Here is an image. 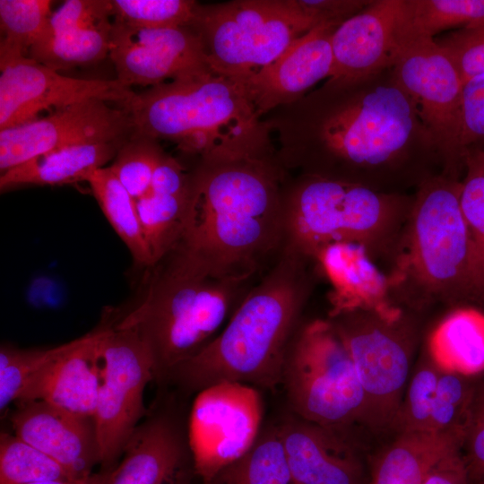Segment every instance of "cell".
<instances>
[{"mask_svg": "<svg viewBox=\"0 0 484 484\" xmlns=\"http://www.w3.org/2000/svg\"><path fill=\"white\" fill-rule=\"evenodd\" d=\"M404 34L435 39L438 33L484 22V0H402Z\"/></svg>", "mask_w": 484, "mask_h": 484, "instance_id": "cell-31", "label": "cell"}, {"mask_svg": "<svg viewBox=\"0 0 484 484\" xmlns=\"http://www.w3.org/2000/svg\"><path fill=\"white\" fill-rule=\"evenodd\" d=\"M10 420L15 436L49 455L78 480H89L93 468L100 464L94 418L35 400L19 402Z\"/></svg>", "mask_w": 484, "mask_h": 484, "instance_id": "cell-23", "label": "cell"}, {"mask_svg": "<svg viewBox=\"0 0 484 484\" xmlns=\"http://www.w3.org/2000/svg\"><path fill=\"white\" fill-rule=\"evenodd\" d=\"M107 220L129 249L134 261L153 266L145 243L135 199L108 167L95 170L87 180Z\"/></svg>", "mask_w": 484, "mask_h": 484, "instance_id": "cell-29", "label": "cell"}, {"mask_svg": "<svg viewBox=\"0 0 484 484\" xmlns=\"http://www.w3.org/2000/svg\"><path fill=\"white\" fill-rule=\"evenodd\" d=\"M111 0H66L27 56L55 70L91 65L109 55Z\"/></svg>", "mask_w": 484, "mask_h": 484, "instance_id": "cell-22", "label": "cell"}, {"mask_svg": "<svg viewBox=\"0 0 484 484\" xmlns=\"http://www.w3.org/2000/svg\"><path fill=\"white\" fill-rule=\"evenodd\" d=\"M133 133L131 117L120 106L99 99L73 104L1 130L0 171L65 147L125 139Z\"/></svg>", "mask_w": 484, "mask_h": 484, "instance_id": "cell-15", "label": "cell"}, {"mask_svg": "<svg viewBox=\"0 0 484 484\" xmlns=\"http://www.w3.org/2000/svg\"><path fill=\"white\" fill-rule=\"evenodd\" d=\"M281 385L291 413L352 435L354 428H365V394L329 319L299 325L285 355Z\"/></svg>", "mask_w": 484, "mask_h": 484, "instance_id": "cell-8", "label": "cell"}, {"mask_svg": "<svg viewBox=\"0 0 484 484\" xmlns=\"http://www.w3.org/2000/svg\"><path fill=\"white\" fill-rule=\"evenodd\" d=\"M102 327L54 347L17 402L41 400L76 415L94 418L102 382Z\"/></svg>", "mask_w": 484, "mask_h": 484, "instance_id": "cell-20", "label": "cell"}, {"mask_svg": "<svg viewBox=\"0 0 484 484\" xmlns=\"http://www.w3.org/2000/svg\"><path fill=\"white\" fill-rule=\"evenodd\" d=\"M307 260L285 244L224 328L199 353L173 369L165 383L195 394L222 382L267 390L281 385L285 355L308 295Z\"/></svg>", "mask_w": 484, "mask_h": 484, "instance_id": "cell-3", "label": "cell"}, {"mask_svg": "<svg viewBox=\"0 0 484 484\" xmlns=\"http://www.w3.org/2000/svg\"><path fill=\"white\" fill-rule=\"evenodd\" d=\"M193 186L189 192L164 194L150 192L135 200L152 265L159 264L180 243L189 217Z\"/></svg>", "mask_w": 484, "mask_h": 484, "instance_id": "cell-28", "label": "cell"}, {"mask_svg": "<svg viewBox=\"0 0 484 484\" xmlns=\"http://www.w3.org/2000/svg\"><path fill=\"white\" fill-rule=\"evenodd\" d=\"M53 1L0 0V53L28 55L46 30Z\"/></svg>", "mask_w": 484, "mask_h": 484, "instance_id": "cell-34", "label": "cell"}, {"mask_svg": "<svg viewBox=\"0 0 484 484\" xmlns=\"http://www.w3.org/2000/svg\"><path fill=\"white\" fill-rule=\"evenodd\" d=\"M264 403L257 388L222 382L196 393L188 418L194 473L207 484L243 455L262 429Z\"/></svg>", "mask_w": 484, "mask_h": 484, "instance_id": "cell-13", "label": "cell"}, {"mask_svg": "<svg viewBox=\"0 0 484 484\" xmlns=\"http://www.w3.org/2000/svg\"><path fill=\"white\" fill-rule=\"evenodd\" d=\"M70 471L15 435L0 436V484L77 481Z\"/></svg>", "mask_w": 484, "mask_h": 484, "instance_id": "cell-32", "label": "cell"}, {"mask_svg": "<svg viewBox=\"0 0 484 484\" xmlns=\"http://www.w3.org/2000/svg\"><path fill=\"white\" fill-rule=\"evenodd\" d=\"M50 349H20L2 345L0 349V410L17 402L33 374L53 352Z\"/></svg>", "mask_w": 484, "mask_h": 484, "instance_id": "cell-39", "label": "cell"}, {"mask_svg": "<svg viewBox=\"0 0 484 484\" xmlns=\"http://www.w3.org/2000/svg\"><path fill=\"white\" fill-rule=\"evenodd\" d=\"M477 379L478 376L441 371L428 432L463 437Z\"/></svg>", "mask_w": 484, "mask_h": 484, "instance_id": "cell-35", "label": "cell"}, {"mask_svg": "<svg viewBox=\"0 0 484 484\" xmlns=\"http://www.w3.org/2000/svg\"><path fill=\"white\" fill-rule=\"evenodd\" d=\"M0 131L38 119L40 112L99 99L127 109L135 92L117 79L65 76L19 53H0Z\"/></svg>", "mask_w": 484, "mask_h": 484, "instance_id": "cell-14", "label": "cell"}, {"mask_svg": "<svg viewBox=\"0 0 484 484\" xmlns=\"http://www.w3.org/2000/svg\"><path fill=\"white\" fill-rule=\"evenodd\" d=\"M423 484H471L461 449L443 458L430 471Z\"/></svg>", "mask_w": 484, "mask_h": 484, "instance_id": "cell-44", "label": "cell"}, {"mask_svg": "<svg viewBox=\"0 0 484 484\" xmlns=\"http://www.w3.org/2000/svg\"><path fill=\"white\" fill-rule=\"evenodd\" d=\"M339 26L317 25L296 39L273 62L243 79L261 118L279 107L300 99L318 82L329 78L333 65L332 36Z\"/></svg>", "mask_w": 484, "mask_h": 484, "instance_id": "cell-21", "label": "cell"}, {"mask_svg": "<svg viewBox=\"0 0 484 484\" xmlns=\"http://www.w3.org/2000/svg\"><path fill=\"white\" fill-rule=\"evenodd\" d=\"M371 0H298L303 10L319 24L341 25L362 11Z\"/></svg>", "mask_w": 484, "mask_h": 484, "instance_id": "cell-43", "label": "cell"}, {"mask_svg": "<svg viewBox=\"0 0 484 484\" xmlns=\"http://www.w3.org/2000/svg\"><path fill=\"white\" fill-rule=\"evenodd\" d=\"M124 86L153 87L214 72L200 37L188 26L134 28L112 21L109 55Z\"/></svg>", "mask_w": 484, "mask_h": 484, "instance_id": "cell-16", "label": "cell"}, {"mask_svg": "<svg viewBox=\"0 0 484 484\" xmlns=\"http://www.w3.org/2000/svg\"><path fill=\"white\" fill-rule=\"evenodd\" d=\"M441 371L427 352L419 359L408 382L395 421L393 435L428 432Z\"/></svg>", "mask_w": 484, "mask_h": 484, "instance_id": "cell-36", "label": "cell"}, {"mask_svg": "<svg viewBox=\"0 0 484 484\" xmlns=\"http://www.w3.org/2000/svg\"><path fill=\"white\" fill-rule=\"evenodd\" d=\"M461 453L471 484H484V374L477 379Z\"/></svg>", "mask_w": 484, "mask_h": 484, "instance_id": "cell-41", "label": "cell"}, {"mask_svg": "<svg viewBox=\"0 0 484 484\" xmlns=\"http://www.w3.org/2000/svg\"><path fill=\"white\" fill-rule=\"evenodd\" d=\"M461 190L462 179L443 172L421 183L388 256L392 299L411 314L480 301Z\"/></svg>", "mask_w": 484, "mask_h": 484, "instance_id": "cell-4", "label": "cell"}, {"mask_svg": "<svg viewBox=\"0 0 484 484\" xmlns=\"http://www.w3.org/2000/svg\"><path fill=\"white\" fill-rule=\"evenodd\" d=\"M183 484H188V482L183 483Z\"/></svg>", "mask_w": 484, "mask_h": 484, "instance_id": "cell-46", "label": "cell"}, {"mask_svg": "<svg viewBox=\"0 0 484 484\" xmlns=\"http://www.w3.org/2000/svg\"><path fill=\"white\" fill-rule=\"evenodd\" d=\"M462 442V436L451 434H395L377 456L368 484H423L443 458L461 449Z\"/></svg>", "mask_w": 484, "mask_h": 484, "instance_id": "cell-26", "label": "cell"}, {"mask_svg": "<svg viewBox=\"0 0 484 484\" xmlns=\"http://www.w3.org/2000/svg\"><path fill=\"white\" fill-rule=\"evenodd\" d=\"M197 2L192 0H112L115 22L144 29L186 27Z\"/></svg>", "mask_w": 484, "mask_h": 484, "instance_id": "cell-38", "label": "cell"}, {"mask_svg": "<svg viewBox=\"0 0 484 484\" xmlns=\"http://www.w3.org/2000/svg\"><path fill=\"white\" fill-rule=\"evenodd\" d=\"M455 65L462 83L484 74V22L434 39Z\"/></svg>", "mask_w": 484, "mask_h": 484, "instance_id": "cell-40", "label": "cell"}, {"mask_svg": "<svg viewBox=\"0 0 484 484\" xmlns=\"http://www.w3.org/2000/svg\"><path fill=\"white\" fill-rule=\"evenodd\" d=\"M32 484H96V476L93 474L89 480H77V481H46V482H38Z\"/></svg>", "mask_w": 484, "mask_h": 484, "instance_id": "cell-45", "label": "cell"}, {"mask_svg": "<svg viewBox=\"0 0 484 484\" xmlns=\"http://www.w3.org/2000/svg\"><path fill=\"white\" fill-rule=\"evenodd\" d=\"M426 350L443 371L483 375L484 312L469 306L455 307L432 330Z\"/></svg>", "mask_w": 484, "mask_h": 484, "instance_id": "cell-27", "label": "cell"}, {"mask_svg": "<svg viewBox=\"0 0 484 484\" xmlns=\"http://www.w3.org/2000/svg\"><path fill=\"white\" fill-rule=\"evenodd\" d=\"M290 177L273 142L199 158L177 246L217 276L251 281L285 246Z\"/></svg>", "mask_w": 484, "mask_h": 484, "instance_id": "cell-2", "label": "cell"}, {"mask_svg": "<svg viewBox=\"0 0 484 484\" xmlns=\"http://www.w3.org/2000/svg\"><path fill=\"white\" fill-rule=\"evenodd\" d=\"M129 137L72 145L38 156L1 174L0 189L3 192L22 185L64 186L87 182L95 170L114 160Z\"/></svg>", "mask_w": 484, "mask_h": 484, "instance_id": "cell-25", "label": "cell"}, {"mask_svg": "<svg viewBox=\"0 0 484 484\" xmlns=\"http://www.w3.org/2000/svg\"><path fill=\"white\" fill-rule=\"evenodd\" d=\"M460 205L471 240L477 292L484 300V151L465 155Z\"/></svg>", "mask_w": 484, "mask_h": 484, "instance_id": "cell-33", "label": "cell"}, {"mask_svg": "<svg viewBox=\"0 0 484 484\" xmlns=\"http://www.w3.org/2000/svg\"><path fill=\"white\" fill-rule=\"evenodd\" d=\"M126 110L134 133L171 142L198 159L272 140L243 79L215 72L150 87L135 93Z\"/></svg>", "mask_w": 484, "mask_h": 484, "instance_id": "cell-6", "label": "cell"}, {"mask_svg": "<svg viewBox=\"0 0 484 484\" xmlns=\"http://www.w3.org/2000/svg\"><path fill=\"white\" fill-rule=\"evenodd\" d=\"M207 484H291L278 425L262 428L254 445Z\"/></svg>", "mask_w": 484, "mask_h": 484, "instance_id": "cell-30", "label": "cell"}, {"mask_svg": "<svg viewBox=\"0 0 484 484\" xmlns=\"http://www.w3.org/2000/svg\"><path fill=\"white\" fill-rule=\"evenodd\" d=\"M413 197L315 175L290 177L284 194L285 244L308 259L339 242L364 246L374 260L388 257Z\"/></svg>", "mask_w": 484, "mask_h": 484, "instance_id": "cell-7", "label": "cell"}, {"mask_svg": "<svg viewBox=\"0 0 484 484\" xmlns=\"http://www.w3.org/2000/svg\"><path fill=\"white\" fill-rule=\"evenodd\" d=\"M311 260L331 285L329 317L354 310L391 313L401 308L392 299L386 274L364 246L350 242L330 244Z\"/></svg>", "mask_w": 484, "mask_h": 484, "instance_id": "cell-24", "label": "cell"}, {"mask_svg": "<svg viewBox=\"0 0 484 484\" xmlns=\"http://www.w3.org/2000/svg\"><path fill=\"white\" fill-rule=\"evenodd\" d=\"M277 425L291 484H368L361 447L354 435L290 411Z\"/></svg>", "mask_w": 484, "mask_h": 484, "instance_id": "cell-17", "label": "cell"}, {"mask_svg": "<svg viewBox=\"0 0 484 484\" xmlns=\"http://www.w3.org/2000/svg\"><path fill=\"white\" fill-rule=\"evenodd\" d=\"M122 460L98 473V484H183L187 462H193L188 425L167 411L147 414L135 428Z\"/></svg>", "mask_w": 484, "mask_h": 484, "instance_id": "cell-19", "label": "cell"}, {"mask_svg": "<svg viewBox=\"0 0 484 484\" xmlns=\"http://www.w3.org/2000/svg\"><path fill=\"white\" fill-rule=\"evenodd\" d=\"M402 0H371L333 33L328 79L358 82L391 69L401 45Z\"/></svg>", "mask_w": 484, "mask_h": 484, "instance_id": "cell-18", "label": "cell"}, {"mask_svg": "<svg viewBox=\"0 0 484 484\" xmlns=\"http://www.w3.org/2000/svg\"><path fill=\"white\" fill-rule=\"evenodd\" d=\"M285 169L389 194L444 172L393 70L358 82L328 79L264 117Z\"/></svg>", "mask_w": 484, "mask_h": 484, "instance_id": "cell-1", "label": "cell"}, {"mask_svg": "<svg viewBox=\"0 0 484 484\" xmlns=\"http://www.w3.org/2000/svg\"><path fill=\"white\" fill-rule=\"evenodd\" d=\"M164 259L143 299L117 324L145 342L159 383L217 335L252 288L212 273L179 246Z\"/></svg>", "mask_w": 484, "mask_h": 484, "instance_id": "cell-5", "label": "cell"}, {"mask_svg": "<svg viewBox=\"0 0 484 484\" xmlns=\"http://www.w3.org/2000/svg\"><path fill=\"white\" fill-rule=\"evenodd\" d=\"M163 151L158 140L134 132L108 168L137 200L151 192L153 172Z\"/></svg>", "mask_w": 484, "mask_h": 484, "instance_id": "cell-37", "label": "cell"}, {"mask_svg": "<svg viewBox=\"0 0 484 484\" xmlns=\"http://www.w3.org/2000/svg\"><path fill=\"white\" fill-rule=\"evenodd\" d=\"M317 25L298 0H235L196 3L187 26L200 37L215 73L244 79Z\"/></svg>", "mask_w": 484, "mask_h": 484, "instance_id": "cell-9", "label": "cell"}, {"mask_svg": "<svg viewBox=\"0 0 484 484\" xmlns=\"http://www.w3.org/2000/svg\"><path fill=\"white\" fill-rule=\"evenodd\" d=\"M329 320L350 355L365 394V429L393 435L418 342L413 314L402 308L354 310Z\"/></svg>", "mask_w": 484, "mask_h": 484, "instance_id": "cell-10", "label": "cell"}, {"mask_svg": "<svg viewBox=\"0 0 484 484\" xmlns=\"http://www.w3.org/2000/svg\"><path fill=\"white\" fill-rule=\"evenodd\" d=\"M461 141L464 155L484 151V74L463 84Z\"/></svg>", "mask_w": 484, "mask_h": 484, "instance_id": "cell-42", "label": "cell"}, {"mask_svg": "<svg viewBox=\"0 0 484 484\" xmlns=\"http://www.w3.org/2000/svg\"><path fill=\"white\" fill-rule=\"evenodd\" d=\"M100 349L103 374L94 419L101 472H108L148 414L143 395L154 371L150 350L134 329L102 327Z\"/></svg>", "mask_w": 484, "mask_h": 484, "instance_id": "cell-12", "label": "cell"}, {"mask_svg": "<svg viewBox=\"0 0 484 484\" xmlns=\"http://www.w3.org/2000/svg\"><path fill=\"white\" fill-rule=\"evenodd\" d=\"M392 70L442 160L443 173L460 177L463 83L455 65L434 39L402 32Z\"/></svg>", "mask_w": 484, "mask_h": 484, "instance_id": "cell-11", "label": "cell"}]
</instances>
